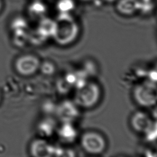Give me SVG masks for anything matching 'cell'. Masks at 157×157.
<instances>
[{
    "instance_id": "1",
    "label": "cell",
    "mask_w": 157,
    "mask_h": 157,
    "mask_svg": "<svg viewBox=\"0 0 157 157\" xmlns=\"http://www.w3.org/2000/svg\"><path fill=\"white\" fill-rule=\"evenodd\" d=\"M55 20V31L53 37L61 45L72 43L78 34V26L69 13H59Z\"/></svg>"
},
{
    "instance_id": "2",
    "label": "cell",
    "mask_w": 157,
    "mask_h": 157,
    "mask_svg": "<svg viewBox=\"0 0 157 157\" xmlns=\"http://www.w3.org/2000/svg\"><path fill=\"white\" fill-rule=\"evenodd\" d=\"M99 97L100 88L98 85L86 81L76 88L74 102L78 107L89 108L97 103Z\"/></svg>"
},
{
    "instance_id": "3",
    "label": "cell",
    "mask_w": 157,
    "mask_h": 157,
    "mask_svg": "<svg viewBox=\"0 0 157 157\" xmlns=\"http://www.w3.org/2000/svg\"><path fill=\"white\" fill-rule=\"evenodd\" d=\"M134 98L141 106L151 107L157 104V83L150 80L138 83L134 90Z\"/></svg>"
},
{
    "instance_id": "4",
    "label": "cell",
    "mask_w": 157,
    "mask_h": 157,
    "mask_svg": "<svg viewBox=\"0 0 157 157\" xmlns=\"http://www.w3.org/2000/svg\"><path fill=\"white\" fill-rule=\"evenodd\" d=\"M80 144L85 151L93 155L101 153L106 147L104 137L100 134L94 131L84 133L80 139Z\"/></svg>"
},
{
    "instance_id": "5",
    "label": "cell",
    "mask_w": 157,
    "mask_h": 157,
    "mask_svg": "<svg viewBox=\"0 0 157 157\" xmlns=\"http://www.w3.org/2000/svg\"><path fill=\"white\" fill-rule=\"evenodd\" d=\"M39 59L32 55H25L19 57L15 63V68L20 75L29 76L34 74L39 69Z\"/></svg>"
},
{
    "instance_id": "6",
    "label": "cell",
    "mask_w": 157,
    "mask_h": 157,
    "mask_svg": "<svg viewBox=\"0 0 157 157\" xmlns=\"http://www.w3.org/2000/svg\"><path fill=\"white\" fill-rule=\"evenodd\" d=\"M78 105L73 101H65L57 108V115L63 123H72L78 115Z\"/></svg>"
},
{
    "instance_id": "7",
    "label": "cell",
    "mask_w": 157,
    "mask_h": 157,
    "mask_svg": "<svg viewBox=\"0 0 157 157\" xmlns=\"http://www.w3.org/2000/svg\"><path fill=\"white\" fill-rule=\"evenodd\" d=\"M131 123L135 131L145 134L152 126L153 121L148 115L144 112H139L132 116Z\"/></svg>"
},
{
    "instance_id": "8",
    "label": "cell",
    "mask_w": 157,
    "mask_h": 157,
    "mask_svg": "<svg viewBox=\"0 0 157 157\" xmlns=\"http://www.w3.org/2000/svg\"><path fill=\"white\" fill-rule=\"evenodd\" d=\"M55 148L47 141L37 139L33 142L30 148V151L33 156L36 157H45L52 156Z\"/></svg>"
},
{
    "instance_id": "9",
    "label": "cell",
    "mask_w": 157,
    "mask_h": 157,
    "mask_svg": "<svg viewBox=\"0 0 157 157\" xmlns=\"http://www.w3.org/2000/svg\"><path fill=\"white\" fill-rule=\"evenodd\" d=\"M55 20L44 17L39 20L36 33L42 39H45L53 37L55 31Z\"/></svg>"
},
{
    "instance_id": "10",
    "label": "cell",
    "mask_w": 157,
    "mask_h": 157,
    "mask_svg": "<svg viewBox=\"0 0 157 157\" xmlns=\"http://www.w3.org/2000/svg\"><path fill=\"white\" fill-rule=\"evenodd\" d=\"M26 12L29 17L39 20L45 17L47 6L42 0H31L27 6Z\"/></svg>"
},
{
    "instance_id": "11",
    "label": "cell",
    "mask_w": 157,
    "mask_h": 157,
    "mask_svg": "<svg viewBox=\"0 0 157 157\" xmlns=\"http://www.w3.org/2000/svg\"><path fill=\"white\" fill-rule=\"evenodd\" d=\"M140 0H119L117 4V10L123 15H130L139 11Z\"/></svg>"
},
{
    "instance_id": "12",
    "label": "cell",
    "mask_w": 157,
    "mask_h": 157,
    "mask_svg": "<svg viewBox=\"0 0 157 157\" xmlns=\"http://www.w3.org/2000/svg\"><path fill=\"white\" fill-rule=\"evenodd\" d=\"M60 138L64 142H71L74 141L77 136V131L72 123H63L58 131Z\"/></svg>"
},
{
    "instance_id": "13",
    "label": "cell",
    "mask_w": 157,
    "mask_h": 157,
    "mask_svg": "<svg viewBox=\"0 0 157 157\" xmlns=\"http://www.w3.org/2000/svg\"><path fill=\"white\" fill-rule=\"evenodd\" d=\"M56 8L59 13H70L75 8L74 0H58Z\"/></svg>"
},
{
    "instance_id": "14",
    "label": "cell",
    "mask_w": 157,
    "mask_h": 157,
    "mask_svg": "<svg viewBox=\"0 0 157 157\" xmlns=\"http://www.w3.org/2000/svg\"><path fill=\"white\" fill-rule=\"evenodd\" d=\"M55 128V123L50 119L42 121L39 127L40 133L44 136H50L53 132Z\"/></svg>"
},
{
    "instance_id": "15",
    "label": "cell",
    "mask_w": 157,
    "mask_h": 157,
    "mask_svg": "<svg viewBox=\"0 0 157 157\" xmlns=\"http://www.w3.org/2000/svg\"><path fill=\"white\" fill-rule=\"evenodd\" d=\"M27 23L26 20L21 17H17L12 22V28L15 32L25 31Z\"/></svg>"
},
{
    "instance_id": "16",
    "label": "cell",
    "mask_w": 157,
    "mask_h": 157,
    "mask_svg": "<svg viewBox=\"0 0 157 157\" xmlns=\"http://www.w3.org/2000/svg\"><path fill=\"white\" fill-rule=\"evenodd\" d=\"M39 69H40L41 72L45 75H50L54 72L55 67L54 65L48 61L44 62L42 64H40Z\"/></svg>"
},
{
    "instance_id": "17",
    "label": "cell",
    "mask_w": 157,
    "mask_h": 157,
    "mask_svg": "<svg viewBox=\"0 0 157 157\" xmlns=\"http://www.w3.org/2000/svg\"><path fill=\"white\" fill-rule=\"evenodd\" d=\"M3 5H4L3 0H0V12H1V11L2 10V8H3Z\"/></svg>"
},
{
    "instance_id": "18",
    "label": "cell",
    "mask_w": 157,
    "mask_h": 157,
    "mask_svg": "<svg viewBox=\"0 0 157 157\" xmlns=\"http://www.w3.org/2000/svg\"><path fill=\"white\" fill-rule=\"evenodd\" d=\"M104 1L107 2H115V1H116L117 0H104Z\"/></svg>"
},
{
    "instance_id": "19",
    "label": "cell",
    "mask_w": 157,
    "mask_h": 157,
    "mask_svg": "<svg viewBox=\"0 0 157 157\" xmlns=\"http://www.w3.org/2000/svg\"><path fill=\"white\" fill-rule=\"evenodd\" d=\"M80 1H91V0H80Z\"/></svg>"
},
{
    "instance_id": "20",
    "label": "cell",
    "mask_w": 157,
    "mask_h": 157,
    "mask_svg": "<svg viewBox=\"0 0 157 157\" xmlns=\"http://www.w3.org/2000/svg\"><path fill=\"white\" fill-rule=\"evenodd\" d=\"M143 1H152V0H143Z\"/></svg>"
}]
</instances>
